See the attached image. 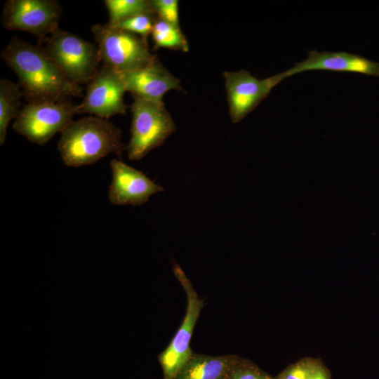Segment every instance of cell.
<instances>
[{
  "label": "cell",
  "mask_w": 379,
  "mask_h": 379,
  "mask_svg": "<svg viewBox=\"0 0 379 379\" xmlns=\"http://www.w3.org/2000/svg\"><path fill=\"white\" fill-rule=\"evenodd\" d=\"M314 364L302 362L286 371L279 379H309Z\"/></svg>",
  "instance_id": "obj_21"
},
{
  "label": "cell",
  "mask_w": 379,
  "mask_h": 379,
  "mask_svg": "<svg viewBox=\"0 0 379 379\" xmlns=\"http://www.w3.org/2000/svg\"><path fill=\"white\" fill-rule=\"evenodd\" d=\"M152 39L156 48H163L171 50L189 51V44L180 28L175 27L159 18L155 19Z\"/></svg>",
  "instance_id": "obj_16"
},
{
  "label": "cell",
  "mask_w": 379,
  "mask_h": 379,
  "mask_svg": "<svg viewBox=\"0 0 379 379\" xmlns=\"http://www.w3.org/2000/svg\"><path fill=\"white\" fill-rule=\"evenodd\" d=\"M309 379H328V378L324 370L314 366Z\"/></svg>",
  "instance_id": "obj_22"
},
{
  "label": "cell",
  "mask_w": 379,
  "mask_h": 379,
  "mask_svg": "<svg viewBox=\"0 0 379 379\" xmlns=\"http://www.w3.org/2000/svg\"><path fill=\"white\" fill-rule=\"evenodd\" d=\"M152 9L157 18L178 27L179 24L178 1L177 0H152Z\"/></svg>",
  "instance_id": "obj_19"
},
{
  "label": "cell",
  "mask_w": 379,
  "mask_h": 379,
  "mask_svg": "<svg viewBox=\"0 0 379 379\" xmlns=\"http://www.w3.org/2000/svg\"><path fill=\"white\" fill-rule=\"evenodd\" d=\"M155 19L154 14L142 13L126 19L115 25L110 26L135 34L145 39H147L148 36L152 33Z\"/></svg>",
  "instance_id": "obj_18"
},
{
  "label": "cell",
  "mask_w": 379,
  "mask_h": 379,
  "mask_svg": "<svg viewBox=\"0 0 379 379\" xmlns=\"http://www.w3.org/2000/svg\"><path fill=\"white\" fill-rule=\"evenodd\" d=\"M1 57L16 74L28 102H60L82 95L80 86L66 77L43 46L15 37Z\"/></svg>",
  "instance_id": "obj_1"
},
{
  "label": "cell",
  "mask_w": 379,
  "mask_h": 379,
  "mask_svg": "<svg viewBox=\"0 0 379 379\" xmlns=\"http://www.w3.org/2000/svg\"><path fill=\"white\" fill-rule=\"evenodd\" d=\"M229 114L233 123L241 121L251 112L281 83L286 76L284 72L266 79H259L245 69L225 72Z\"/></svg>",
  "instance_id": "obj_10"
},
{
  "label": "cell",
  "mask_w": 379,
  "mask_h": 379,
  "mask_svg": "<svg viewBox=\"0 0 379 379\" xmlns=\"http://www.w3.org/2000/svg\"><path fill=\"white\" fill-rule=\"evenodd\" d=\"M77 106L70 100L28 102L20 109L13 128L29 141L44 145L72 121Z\"/></svg>",
  "instance_id": "obj_6"
},
{
  "label": "cell",
  "mask_w": 379,
  "mask_h": 379,
  "mask_svg": "<svg viewBox=\"0 0 379 379\" xmlns=\"http://www.w3.org/2000/svg\"><path fill=\"white\" fill-rule=\"evenodd\" d=\"M173 270L185 291L187 304L185 316L180 327L168 346L159 356L164 379H174L193 354L190 346V339L204 306L203 300L199 298L181 267L174 264Z\"/></svg>",
  "instance_id": "obj_8"
},
{
  "label": "cell",
  "mask_w": 379,
  "mask_h": 379,
  "mask_svg": "<svg viewBox=\"0 0 379 379\" xmlns=\"http://www.w3.org/2000/svg\"><path fill=\"white\" fill-rule=\"evenodd\" d=\"M42 43L66 77L74 84L90 83L100 69L98 46L79 36L58 29Z\"/></svg>",
  "instance_id": "obj_4"
},
{
  "label": "cell",
  "mask_w": 379,
  "mask_h": 379,
  "mask_svg": "<svg viewBox=\"0 0 379 379\" xmlns=\"http://www.w3.org/2000/svg\"><path fill=\"white\" fill-rule=\"evenodd\" d=\"M133 98L131 138L126 149L129 159L140 160L162 145L176 127L163 101Z\"/></svg>",
  "instance_id": "obj_3"
},
{
  "label": "cell",
  "mask_w": 379,
  "mask_h": 379,
  "mask_svg": "<svg viewBox=\"0 0 379 379\" xmlns=\"http://www.w3.org/2000/svg\"><path fill=\"white\" fill-rule=\"evenodd\" d=\"M22 96L18 84L1 79L0 81V145H4L10 121L16 118L20 109Z\"/></svg>",
  "instance_id": "obj_15"
},
{
  "label": "cell",
  "mask_w": 379,
  "mask_h": 379,
  "mask_svg": "<svg viewBox=\"0 0 379 379\" xmlns=\"http://www.w3.org/2000/svg\"><path fill=\"white\" fill-rule=\"evenodd\" d=\"M126 91L122 73L102 65L88 84L82 102L77 106V114H88L108 119L117 114H126L124 102Z\"/></svg>",
  "instance_id": "obj_9"
},
{
  "label": "cell",
  "mask_w": 379,
  "mask_h": 379,
  "mask_svg": "<svg viewBox=\"0 0 379 379\" xmlns=\"http://www.w3.org/2000/svg\"><path fill=\"white\" fill-rule=\"evenodd\" d=\"M60 5L55 0H8L1 21L6 29L29 32L40 44L60 29Z\"/></svg>",
  "instance_id": "obj_7"
},
{
  "label": "cell",
  "mask_w": 379,
  "mask_h": 379,
  "mask_svg": "<svg viewBox=\"0 0 379 379\" xmlns=\"http://www.w3.org/2000/svg\"><path fill=\"white\" fill-rule=\"evenodd\" d=\"M317 70L359 73L379 77V62L345 51H311L308 52V56L305 60L295 62L292 67L284 72L287 78L295 74Z\"/></svg>",
  "instance_id": "obj_12"
},
{
  "label": "cell",
  "mask_w": 379,
  "mask_h": 379,
  "mask_svg": "<svg viewBox=\"0 0 379 379\" xmlns=\"http://www.w3.org/2000/svg\"><path fill=\"white\" fill-rule=\"evenodd\" d=\"M109 13V25L142 13L154 14L150 1L147 0H105Z\"/></svg>",
  "instance_id": "obj_17"
},
{
  "label": "cell",
  "mask_w": 379,
  "mask_h": 379,
  "mask_svg": "<svg viewBox=\"0 0 379 379\" xmlns=\"http://www.w3.org/2000/svg\"><path fill=\"white\" fill-rule=\"evenodd\" d=\"M238 357L208 356L193 353L174 379H227Z\"/></svg>",
  "instance_id": "obj_14"
},
{
  "label": "cell",
  "mask_w": 379,
  "mask_h": 379,
  "mask_svg": "<svg viewBox=\"0 0 379 379\" xmlns=\"http://www.w3.org/2000/svg\"><path fill=\"white\" fill-rule=\"evenodd\" d=\"M109 166L112 178L108 198L112 204L141 206L154 194L164 191L142 171L121 161L112 159Z\"/></svg>",
  "instance_id": "obj_11"
},
{
  "label": "cell",
  "mask_w": 379,
  "mask_h": 379,
  "mask_svg": "<svg viewBox=\"0 0 379 379\" xmlns=\"http://www.w3.org/2000/svg\"><path fill=\"white\" fill-rule=\"evenodd\" d=\"M126 147L120 129L108 119L95 116L72 121L61 133L58 144L62 160L71 167L93 164L110 153L121 158Z\"/></svg>",
  "instance_id": "obj_2"
},
{
  "label": "cell",
  "mask_w": 379,
  "mask_h": 379,
  "mask_svg": "<svg viewBox=\"0 0 379 379\" xmlns=\"http://www.w3.org/2000/svg\"><path fill=\"white\" fill-rule=\"evenodd\" d=\"M122 75L126 91L133 97L163 101L164 95L168 91H182L180 80L161 64L157 56L145 66Z\"/></svg>",
  "instance_id": "obj_13"
},
{
  "label": "cell",
  "mask_w": 379,
  "mask_h": 379,
  "mask_svg": "<svg viewBox=\"0 0 379 379\" xmlns=\"http://www.w3.org/2000/svg\"><path fill=\"white\" fill-rule=\"evenodd\" d=\"M227 379H271L255 365L237 357L233 364Z\"/></svg>",
  "instance_id": "obj_20"
},
{
  "label": "cell",
  "mask_w": 379,
  "mask_h": 379,
  "mask_svg": "<svg viewBox=\"0 0 379 379\" xmlns=\"http://www.w3.org/2000/svg\"><path fill=\"white\" fill-rule=\"evenodd\" d=\"M91 32L103 65L121 73L141 68L156 57L150 52L147 40L135 34L107 23L93 25Z\"/></svg>",
  "instance_id": "obj_5"
}]
</instances>
